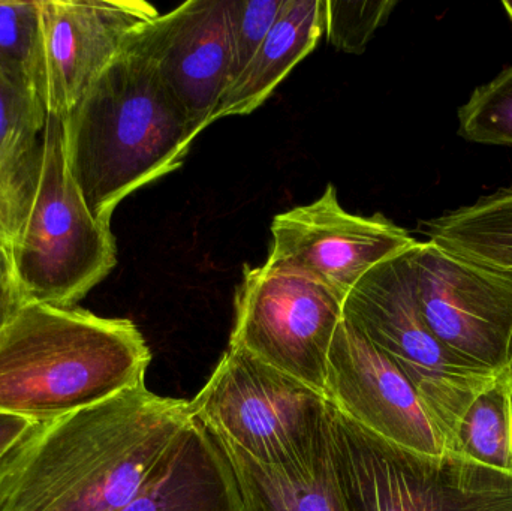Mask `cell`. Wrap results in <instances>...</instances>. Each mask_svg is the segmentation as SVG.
<instances>
[{"mask_svg": "<svg viewBox=\"0 0 512 511\" xmlns=\"http://www.w3.org/2000/svg\"><path fill=\"white\" fill-rule=\"evenodd\" d=\"M192 420L146 383L35 423L0 461V511H114L158 471Z\"/></svg>", "mask_w": 512, "mask_h": 511, "instance_id": "1", "label": "cell"}, {"mask_svg": "<svg viewBox=\"0 0 512 511\" xmlns=\"http://www.w3.org/2000/svg\"><path fill=\"white\" fill-rule=\"evenodd\" d=\"M144 27L63 119L69 171L105 224L132 192L179 170L197 138L159 77Z\"/></svg>", "mask_w": 512, "mask_h": 511, "instance_id": "2", "label": "cell"}, {"mask_svg": "<svg viewBox=\"0 0 512 511\" xmlns=\"http://www.w3.org/2000/svg\"><path fill=\"white\" fill-rule=\"evenodd\" d=\"M152 354L134 321L26 303L0 333V413L48 422L146 383Z\"/></svg>", "mask_w": 512, "mask_h": 511, "instance_id": "3", "label": "cell"}, {"mask_svg": "<svg viewBox=\"0 0 512 511\" xmlns=\"http://www.w3.org/2000/svg\"><path fill=\"white\" fill-rule=\"evenodd\" d=\"M8 246L26 303L77 306L116 266L111 224L92 215L69 171L60 117L48 114L35 189Z\"/></svg>", "mask_w": 512, "mask_h": 511, "instance_id": "4", "label": "cell"}, {"mask_svg": "<svg viewBox=\"0 0 512 511\" xmlns=\"http://www.w3.org/2000/svg\"><path fill=\"white\" fill-rule=\"evenodd\" d=\"M331 455L348 511H512V474L456 452L424 455L357 425L330 402Z\"/></svg>", "mask_w": 512, "mask_h": 511, "instance_id": "5", "label": "cell"}, {"mask_svg": "<svg viewBox=\"0 0 512 511\" xmlns=\"http://www.w3.org/2000/svg\"><path fill=\"white\" fill-rule=\"evenodd\" d=\"M412 251L369 270L346 296L343 318L411 381L445 452H453L466 411L498 380L472 371L430 330L418 303Z\"/></svg>", "mask_w": 512, "mask_h": 511, "instance_id": "6", "label": "cell"}, {"mask_svg": "<svg viewBox=\"0 0 512 511\" xmlns=\"http://www.w3.org/2000/svg\"><path fill=\"white\" fill-rule=\"evenodd\" d=\"M189 411L216 438L264 465L307 458L330 426L325 395L230 345Z\"/></svg>", "mask_w": 512, "mask_h": 511, "instance_id": "7", "label": "cell"}, {"mask_svg": "<svg viewBox=\"0 0 512 511\" xmlns=\"http://www.w3.org/2000/svg\"><path fill=\"white\" fill-rule=\"evenodd\" d=\"M412 263L418 303L436 338L477 374L512 377V267L430 240L415 246Z\"/></svg>", "mask_w": 512, "mask_h": 511, "instance_id": "8", "label": "cell"}, {"mask_svg": "<svg viewBox=\"0 0 512 511\" xmlns=\"http://www.w3.org/2000/svg\"><path fill=\"white\" fill-rule=\"evenodd\" d=\"M345 299L301 273L246 264L236 291L230 347L325 395L328 353Z\"/></svg>", "mask_w": 512, "mask_h": 511, "instance_id": "9", "label": "cell"}, {"mask_svg": "<svg viewBox=\"0 0 512 511\" xmlns=\"http://www.w3.org/2000/svg\"><path fill=\"white\" fill-rule=\"evenodd\" d=\"M271 237L264 266L309 276L343 296L373 267L420 243L382 213L346 212L333 185L313 203L274 216Z\"/></svg>", "mask_w": 512, "mask_h": 511, "instance_id": "10", "label": "cell"}, {"mask_svg": "<svg viewBox=\"0 0 512 511\" xmlns=\"http://www.w3.org/2000/svg\"><path fill=\"white\" fill-rule=\"evenodd\" d=\"M325 396L357 425L397 446L441 456L445 444L403 372L343 318L328 353Z\"/></svg>", "mask_w": 512, "mask_h": 511, "instance_id": "11", "label": "cell"}, {"mask_svg": "<svg viewBox=\"0 0 512 511\" xmlns=\"http://www.w3.org/2000/svg\"><path fill=\"white\" fill-rule=\"evenodd\" d=\"M45 107L66 119L141 27L159 17L141 0H39Z\"/></svg>", "mask_w": 512, "mask_h": 511, "instance_id": "12", "label": "cell"}, {"mask_svg": "<svg viewBox=\"0 0 512 511\" xmlns=\"http://www.w3.org/2000/svg\"><path fill=\"white\" fill-rule=\"evenodd\" d=\"M227 8L228 0H189L144 27L159 77L197 137L231 83Z\"/></svg>", "mask_w": 512, "mask_h": 511, "instance_id": "13", "label": "cell"}, {"mask_svg": "<svg viewBox=\"0 0 512 511\" xmlns=\"http://www.w3.org/2000/svg\"><path fill=\"white\" fill-rule=\"evenodd\" d=\"M114 511H245L224 449L192 417L144 488Z\"/></svg>", "mask_w": 512, "mask_h": 511, "instance_id": "14", "label": "cell"}, {"mask_svg": "<svg viewBox=\"0 0 512 511\" xmlns=\"http://www.w3.org/2000/svg\"><path fill=\"white\" fill-rule=\"evenodd\" d=\"M216 440L230 461L243 510L348 511L331 455L330 426L307 458L289 465L259 464L237 447Z\"/></svg>", "mask_w": 512, "mask_h": 511, "instance_id": "15", "label": "cell"}, {"mask_svg": "<svg viewBox=\"0 0 512 511\" xmlns=\"http://www.w3.org/2000/svg\"><path fill=\"white\" fill-rule=\"evenodd\" d=\"M324 32V0H283L277 20L236 83L224 93L212 122L261 107L286 75L312 53Z\"/></svg>", "mask_w": 512, "mask_h": 511, "instance_id": "16", "label": "cell"}, {"mask_svg": "<svg viewBox=\"0 0 512 511\" xmlns=\"http://www.w3.org/2000/svg\"><path fill=\"white\" fill-rule=\"evenodd\" d=\"M47 108L0 74V239L20 228L38 179Z\"/></svg>", "mask_w": 512, "mask_h": 511, "instance_id": "17", "label": "cell"}, {"mask_svg": "<svg viewBox=\"0 0 512 511\" xmlns=\"http://www.w3.org/2000/svg\"><path fill=\"white\" fill-rule=\"evenodd\" d=\"M421 231L466 257L512 267V182L472 204L423 221Z\"/></svg>", "mask_w": 512, "mask_h": 511, "instance_id": "18", "label": "cell"}, {"mask_svg": "<svg viewBox=\"0 0 512 511\" xmlns=\"http://www.w3.org/2000/svg\"><path fill=\"white\" fill-rule=\"evenodd\" d=\"M453 452L512 474V377L475 398L457 429Z\"/></svg>", "mask_w": 512, "mask_h": 511, "instance_id": "19", "label": "cell"}, {"mask_svg": "<svg viewBox=\"0 0 512 511\" xmlns=\"http://www.w3.org/2000/svg\"><path fill=\"white\" fill-rule=\"evenodd\" d=\"M0 74L45 105L39 0L0 2Z\"/></svg>", "mask_w": 512, "mask_h": 511, "instance_id": "20", "label": "cell"}, {"mask_svg": "<svg viewBox=\"0 0 512 511\" xmlns=\"http://www.w3.org/2000/svg\"><path fill=\"white\" fill-rule=\"evenodd\" d=\"M457 116L465 140L512 147V65L477 87Z\"/></svg>", "mask_w": 512, "mask_h": 511, "instance_id": "21", "label": "cell"}, {"mask_svg": "<svg viewBox=\"0 0 512 511\" xmlns=\"http://www.w3.org/2000/svg\"><path fill=\"white\" fill-rule=\"evenodd\" d=\"M394 0H324V30L336 50L361 54L396 8Z\"/></svg>", "mask_w": 512, "mask_h": 511, "instance_id": "22", "label": "cell"}, {"mask_svg": "<svg viewBox=\"0 0 512 511\" xmlns=\"http://www.w3.org/2000/svg\"><path fill=\"white\" fill-rule=\"evenodd\" d=\"M282 5L283 0H228L231 41L230 87L254 59L256 51L277 20Z\"/></svg>", "mask_w": 512, "mask_h": 511, "instance_id": "23", "label": "cell"}, {"mask_svg": "<svg viewBox=\"0 0 512 511\" xmlns=\"http://www.w3.org/2000/svg\"><path fill=\"white\" fill-rule=\"evenodd\" d=\"M24 305L26 300L15 276L8 243L0 239V333L14 320Z\"/></svg>", "mask_w": 512, "mask_h": 511, "instance_id": "24", "label": "cell"}, {"mask_svg": "<svg viewBox=\"0 0 512 511\" xmlns=\"http://www.w3.org/2000/svg\"><path fill=\"white\" fill-rule=\"evenodd\" d=\"M35 423L23 417L0 413V461Z\"/></svg>", "mask_w": 512, "mask_h": 511, "instance_id": "25", "label": "cell"}, {"mask_svg": "<svg viewBox=\"0 0 512 511\" xmlns=\"http://www.w3.org/2000/svg\"><path fill=\"white\" fill-rule=\"evenodd\" d=\"M502 6H504L505 11H507L508 17H510L512 23V2H502Z\"/></svg>", "mask_w": 512, "mask_h": 511, "instance_id": "26", "label": "cell"}, {"mask_svg": "<svg viewBox=\"0 0 512 511\" xmlns=\"http://www.w3.org/2000/svg\"><path fill=\"white\" fill-rule=\"evenodd\" d=\"M3 240V239H2Z\"/></svg>", "mask_w": 512, "mask_h": 511, "instance_id": "27", "label": "cell"}]
</instances>
